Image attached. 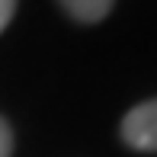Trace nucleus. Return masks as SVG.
<instances>
[{
    "label": "nucleus",
    "mask_w": 157,
    "mask_h": 157,
    "mask_svg": "<svg viewBox=\"0 0 157 157\" xmlns=\"http://www.w3.org/2000/svg\"><path fill=\"white\" fill-rule=\"evenodd\" d=\"M122 141L138 154H157V99H144L125 112Z\"/></svg>",
    "instance_id": "nucleus-1"
},
{
    "label": "nucleus",
    "mask_w": 157,
    "mask_h": 157,
    "mask_svg": "<svg viewBox=\"0 0 157 157\" xmlns=\"http://www.w3.org/2000/svg\"><path fill=\"white\" fill-rule=\"evenodd\" d=\"M58 3L64 6V13H67L71 19L90 26V23H99V19L109 16L116 0H58Z\"/></svg>",
    "instance_id": "nucleus-2"
},
{
    "label": "nucleus",
    "mask_w": 157,
    "mask_h": 157,
    "mask_svg": "<svg viewBox=\"0 0 157 157\" xmlns=\"http://www.w3.org/2000/svg\"><path fill=\"white\" fill-rule=\"evenodd\" d=\"M13 154V132L6 125V119L0 116V157H10Z\"/></svg>",
    "instance_id": "nucleus-3"
},
{
    "label": "nucleus",
    "mask_w": 157,
    "mask_h": 157,
    "mask_svg": "<svg viewBox=\"0 0 157 157\" xmlns=\"http://www.w3.org/2000/svg\"><path fill=\"white\" fill-rule=\"evenodd\" d=\"M13 13H16V0H0V35H3V29L10 26Z\"/></svg>",
    "instance_id": "nucleus-4"
}]
</instances>
